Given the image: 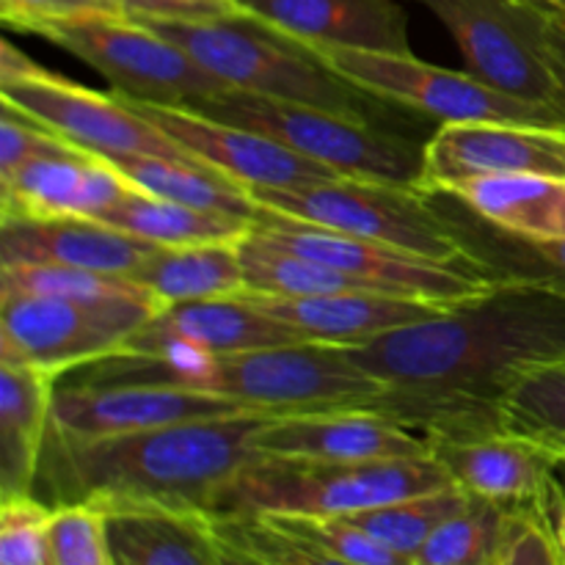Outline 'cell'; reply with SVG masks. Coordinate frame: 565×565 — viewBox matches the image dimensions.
<instances>
[{"mask_svg": "<svg viewBox=\"0 0 565 565\" xmlns=\"http://www.w3.org/2000/svg\"><path fill=\"white\" fill-rule=\"evenodd\" d=\"M342 348L390 390L441 403L452 430L494 428L500 397L522 375L565 364V296L500 281L436 318Z\"/></svg>", "mask_w": 565, "mask_h": 565, "instance_id": "cell-1", "label": "cell"}, {"mask_svg": "<svg viewBox=\"0 0 565 565\" xmlns=\"http://www.w3.org/2000/svg\"><path fill=\"white\" fill-rule=\"evenodd\" d=\"M274 417L237 412L97 439L47 430L33 497L50 508H171L213 516L226 486L259 456L254 439Z\"/></svg>", "mask_w": 565, "mask_h": 565, "instance_id": "cell-2", "label": "cell"}, {"mask_svg": "<svg viewBox=\"0 0 565 565\" xmlns=\"http://www.w3.org/2000/svg\"><path fill=\"white\" fill-rule=\"evenodd\" d=\"M77 386H180L268 414L384 406L390 386L364 373L342 345L296 342L237 353L119 351L72 370Z\"/></svg>", "mask_w": 565, "mask_h": 565, "instance_id": "cell-3", "label": "cell"}, {"mask_svg": "<svg viewBox=\"0 0 565 565\" xmlns=\"http://www.w3.org/2000/svg\"><path fill=\"white\" fill-rule=\"evenodd\" d=\"M230 88L381 125L390 103L337 75L309 44L248 14L136 17Z\"/></svg>", "mask_w": 565, "mask_h": 565, "instance_id": "cell-4", "label": "cell"}, {"mask_svg": "<svg viewBox=\"0 0 565 565\" xmlns=\"http://www.w3.org/2000/svg\"><path fill=\"white\" fill-rule=\"evenodd\" d=\"M456 486L434 456L320 461L257 456L218 497L213 516H351Z\"/></svg>", "mask_w": 565, "mask_h": 565, "instance_id": "cell-5", "label": "cell"}, {"mask_svg": "<svg viewBox=\"0 0 565 565\" xmlns=\"http://www.w3.org/2000/svg\"><path fill=\"white\" fill-rule=\"evenodd\" d=\"M188 108L213 121L274 138L342 177L417 191L423 185L425 143L375 121L351 119L312 105L281 103L243 88H221Z\"/></svg>", "mask_w": 565, "mask_h": 565, "instance_id": "cell-6", "label": "cell"}, {"mask_svg": "<svg viewBox=\"0 0 565 565\" xmlns=\"http://www.w3.org/2000/svg\"><path fill=\"white\" fill-rule=\"evenodd\" d=\"M248 193L259 207L292 215L307 224L370 237L436 263L475 270L450 224L417 188L334 177L301 188H252Z\"/></svg>", "mask_w": 565, "mask_h": 565, "instance_id": "cell-7", "label": "cell"}, {"mask_svg": "<svg viewBox=\"0 0 565 565\" xmlns=\"http://www.w3.org/2000/svg\"><path fill=\"white\" fill-rule=\"evenodd\" d=\"M36 33L86 61L105 81L114 83V92L141 103L188 108L196 99L230 88L199 66L185 50L119 11L58 17L44 22Z\"/></svg>", "mask_w": 565, "mask_h": 565, "instance_id": "cell-8", "label": "cell"}, {"mask_svg": "<svg viewBox=\"0 0 565 565\" xmlns=\"http://www.w3.org/2000/svg\"><path fill=\"white\" fill-rule=\"evenodd\" d=\"M309 47L353 86L397 108H412L430 116L439 125L522 121V125L565 127L563 110L500 92L469 70H445L419 61L414 53H381V50L331 47V44H309Z\"/></svg>", "mask_w": 565, "mask_h": 565, "instance_id": "cell-9", "label": "cell"}, {"mask_svg": "<svg viewBox=\"0 0 565 565\" xmlns=\"http://www.w3.org/2000/svg\"><path fill=\"white\" fill-rule=\"evenodd\" d=\"M252 235L320 265H329L367 290L428 301L436 307L452 309L494 287V281L483 279L475 270L436 263L370 237L307 224L268 207H259Z\"/></svg>", "mask_w": 565, "mask_h": 565, "instance_id": "cell-10", "label": "cell"}, {"mask_svg": "<svg viewBox=\"0 0 565 565\" xmlns=\"http://www.w3.org/2000/svg\"><path fill=\"white\" fill-rule=\"evenodd\" d=\"M152 298L75 301L53 296H0V362L64 375L119 353L160 312Z\"/></svg>", "mask_w": 565, "mask_h": 565, "instance_id": "cell-11", "label": "cell"}, {"mask_svg": "<svg viewBox=\"0 0 565 565\" xmlns=\"http://www.w3.org/2000/svg\"><path fill=\"white\" fill-rule=\"evenodd\" d=\"M434 11L480 81L527 103L563 110L565 94L546 61L550 14L524 0H419Z\"/></svg>", "mask_w": 565, "mask_h": 565, "instance_id": "cell-12", "label": "cell"}, {"mask_svg": "<svg viewBox=\"0 0 565 565\" xmlns=\"http://www.w3.org/2000/svg\"><path fill=\"white\" fill-rule=\"evenodd\" d=\"M0 99L66 143L99 158L116 154H160L193 158L174 138L143 119L121 94L94 92L75 81L36 66L31 75L0 83Z\"/></svg>", "mask_w": 565, "mask_h": 565, "instance_id": "cell-13", "label": "cell"}, {"mask_svg": "<svg viewBox=\"0 0 565 565\" xmlns=\"http://www.w3.org/2000/svg\"><path fill=\"white\" fill-rule=\"evenodd\" d=\"M428 441L430 456L469 497L511 511H539L555 522L565 494L550 447L505 428L456 430Z\"/></svg>", "mask_w": 565, "mask_h": 565, "instance_id": "cell-14", "label": "cell"}, {"mask_svg": "<svg viewBox=\"0 0 565 565\" xmlns=\"http://www.w3.org/2000/svg\"><path fill=\"white\" fill-rule=\"evenodd\" d=\"M541 174L565 180V127L452 121L425 141L419 191H447L475 177Z\"/></svg>", "mask_w": 565, "mask_h": 565, "instance_id": "cell-15", "label": "cell"}, {"mask_svg": "<svg viewBox=\"0 0 565 565\" xmlns=\"http://www.w3.org/2000/svg\"><path fill=\"white\" fill-rule=\"evenodd\" d=\"M125 99L143 119L152 121L169 138H174L185 152H191L193 158L213 166V169L224 171L226 177L246 185L248 191L252 188H301L309 182L342 177L326 166L315 163V160L303 158L296 149L274 141V138L259 136V132L213 121L191 108L141 103V99L130 97Z\"/></svg>", "mask_w": 565, "mask_h": 565, "instance_id": "cell-16", "label": "cell"}, {"mask_svg": "<svg viewBox=\"0 0 565 565\" xmlns=\"http://www.w3.org/2000/svg\"><path fill=\"white\" fill-rule=\"evenodd\" d=\"M237 412L254 408L180 386H66L55 381L50 430L75 439H97Z\"/></svg>", "mask_w": 565, "mask_h": 565, "instance_id": "cell-17", "label": "cell"}, {"mask_svg": "<svg viewBox=\"0 0 565 565\" xmlns=\"http://www.w3.org/2000/svg\"><path fill=\"white\" fill-rule=\"evenodd\" d=\"M259 456L320 458V461H384L430 456L419 430L370 408L276 414L254 439Z\"/></svg>", "mask_w": 565, "mask_h": 565, "instance_id": "cell-18", "label": "cell"}, {"mask_svg": "<svg viewBox=\"0 0 565 565\" xmlns=\"http://www.w3.org/2000/svg\"><path fill=\"white\" fill-rule=\"evenodd\" d=\"M110 160L72 143L28 160L0 182V218H94L132 191Z\"/></svg>", "mask_w": 565, "mask_h": 565, "instance_id": "cell-19", "label": "cell"}, {"mask_svg": "<svg viewBox=\"0 0 565 565\" xmlns=\"http://www.w3.org/2000/svg\"><path fill=\"white\" fill-rule=\"evenodd\" d=\"M303 340L281 320L259 312L243 296L166 307L127 340L121 351L158 353L185 348L199 353H237L254 348L296 345Z\"/></svg>", "mask_w": 565, "mask_h": 565, "instance_id": "cell-20", "label": "cell"}, {"mask_svg": "<svg viewBox=\"0 0 565 565\" xmlns=\"http://www.w3.org/2000/svg\"><path fill=\"white\" fill-rule=\"evenodd\" d=\"M248 303L270 318L281 320L309 342H329V345H359L375 340L390 331L423 323L447 312L428 301L390 296L375 290L329 292V296H263V292H243Z\"/></svg>", "mask_w": 565, "mask_h": 565, "instance_id": "cell-21", "label": "cell"}, {"mask_svg": "<svg viewBox=\"0 0 565 565\" xmlns=\"http://www.w3.org/2000/svg\"><path fill=\"white\" fill-rule=\"evenodd\" d=\"M243 14L307 44L412 53L401 0H235Z\"/></svg>", "mask_w": 565, "mask_h": 565, "instance_id": "cell-22", "label": "cell"}, {"mask_svg": "<svg viewBox=\"0 0 565 565\" xmlns=\"http://www.w3.org/2000/svg\"><path fill=\"white\" fill-rule=\"evenodd\" d=\"M154 248L94 218H0V265H66L132 276Z\"/></svg>", "mask_w": 565, "mask_h": 565, "instance_id": "cell-23", "label": "cell"}, {"mask_svg": "<svg viewBox=\"0 0 565 565\" xmlns=\"http://www.w3.org/2000/svg\"><path fill=\"white\" fill-rule=\"evenodd\" d=\"M450 224L458 246L480 276L500 285H533L565 296V241H535L513 235L475 213L450 191H423Z\"/></svg>", "mask_w": 565, "mask_h": 565, "instance_id": "cell-24", "label": "cell"}, {"mask_svg": "<svg viewBox=\"0 0 565 565\" xmlns=\"http://www.w3.org/2000/svg\"><path fill=\"white\" fill-rule=\"evenodd\" d=\"M58 375L0 362V500L33 494Z\"/></svg>", "mask_w": 565, "mask_h": 565, "instance_id": "cell-25", "label": "cell"}, {"mask_svg": "<svg viewBox=\"0 0 565 565\" xmlns=\"http://www.w3.org/2000/svg\"><path fill=\"white\" fill-rule=\"evenodd\" d=\"M105 519L116 565H224V550L207 513L110 508Z\"/></svg>", "mask_w": 565, "mask_h": 565, "instance_id": "cell-26", "label": "cell"}, {"mask_svg": "<svg viewBox=\"0 0 565 565\" xmlns=\"http://www.w3.org/2000/svg\"><path fill=\"white\" fill-rule=\"evenodd\" d=\"M243 241L199 243V246H158L147 263L132 274L147 287L160 307L188 301L235 298L248 290L246 268L241 257Z\"/></svg>", "mask_w": 565, "mask_h": 565, "instance_id": "cell-27", "label": "cell"}, {"mask_svg": "<svg viewBox=\"0 0 565 565\" xmlns=\"http://www.w3.org/2000/svg\"><path fill=\"white\" fill-rule=\"evenodd\" d=\"M475 213L513 235L565 241V180L541 174L475 177L447 188Z\"/></svg>", "mask_w": 565, "mask_h": 565, "instance_id": "cell-28", "label": "cell"}, {"mask_svg": "<svg viewBox=\"0 0 565 565\" xmlns=\"http://www.w3.org/2000/svg\"><path fill=\"white\" fill-rule=\"evenodd\" d=\"M143 193L210 210L237 218H257L259 207L246 185L226 177L224 171L202 163L196 158H160V154H116L105 158Z\"/></svg>", "mask_w": 565, "mask_h": 565, "instance_id": "cell-29", "label": "cell"}, {"mask_svg": "<svg viewBox=\"0 0 565 565\" xmlns=\"http://www.w3.org/2000/svg\"><path fill=\"white\" fill-rule=\"evenodd\" d=\"M99 221L163 248L243 241L254 226V221L248 218L188 207V204L169 202V199L152 196L138 188H132Z\"/></svg>", "mask_w": 565, "mask_h": 565, "instance_id": "cell-30", "label": "cell"}, {"mask_svg": "<svg viewBox=\"0 0 565 565\" xmlns=\"http://www.w3.org/2000/svg\"><path fill=\"white\" fill-rule=\"evenodd\" d=\"M243 268H246V292H263V296H329V292L367 290L359 281L348 279L340 270L320 265L315 259L292 254L287 248L265 243L248 232L241 243Z\"/></svg>", "mask_w": 565, "mask_h": 565, "instance_id": "cell-31", "label": "cell"}, {"mask_svg": "<svg viewBox=\"0 0 565 565\" xmlns=\"http://www.w3.org/2000/svg\"><path fill=\"white\" fill-rule=\"evenodd\" d=\"M469 500L472 497L467 491H461L458 486H450V489H439L430 491V494H417L401 502H390V505L351 513L345 519L356 524V527H362L367 535H373L386 550L401 552L406 557H417L425 541L447 519L463 511L469 505Z\"/></svg>", "mask_w": 565, "mask_h": 565, "instance_id": "cell-32", "label": "cell"}, {"mask_svg": "<svg viewBox=\"0 0 565 565\" xmlns=\"http://www.w3.org/2000/svg\"><path fill=\"white\" fill-rule=\"evenodd\" d=\"M0 296H53L75 301H121V298H158L132 276L103 270L66 268V265L14 263L0 265Z\"/></svg>", "mask_w": 565, "mask_h": 565, "instance_id": "cell-33", "label": "cell"}, {"mask_svg": "<svg viewBox=\"0 0 565 565\" xmlns=\"http://www.w3.org/2000/svg\"><path fill=\"white\" fill-rule=\"evenodd\" d=\"M502 428L541 441L557 456L565 452V364L522 375L500 397Z\"/></svg>", "mask_w": 565, "mask_h": 565, "instance_id": "cell-34", "label": "cell"}, {"mask_svg": "<svg viewBox=\"0 0 565 565\" xmlns=\"http://www.w3.org/2000/svg\"><path fill=\"white\" fill-rule=\"evenodd\" d=\"M511 508L486 500H469L463 511L447 519L417 552L419 565H480L497 561L505 539Z\"/></svg>", "mask_w": 565, "mask_h": 565, "instance_id": "cell-35", "label": "cell"}, {"mask_svg": "<svg viewBox=\"0 0 565 565\" xmlns=\"http://www.w3.org/2000/svg\"><path fill=\"white\" fill-rule=\"evenodd\" d=\"M218 541L268 565H353L307 539L285 533L263 516H210Z\"/></svg>", "mask_w": 565, "mask_h": 565, "instance_id": "cell-36", "label": "cell"}, {"mask_svg": "<svg viewBox=\"0 0 565 565\" xmlns=\"http://www.w3.org/2000/svg\"><path fill=\"white\" fill-rule=\"evenodd\" d=\"M259 516L268 519L285 533L307 539L323 550L334 552V555L345 557L353 565H417L414 557L386 550L384 544H379L373 535L348 522L345 516H287V513H259Z\"/></svg>", "mask_w": 565, "mask_h": 565, "instance_id": "cell-37", "label": "cell"}, {"mask_svg": "<svg viewBox=\"0 0 565 565\" xmlns=\"http://www.w3.org/2000/svg\"><path fill=\"white\" fill-rule=\"evenodd\" d=\"M50 565H116L108 519L97 505H61L50 513Z\"/></svg>", "mask_w": 565, "mask_h": 565, "instance_id": "cell-38", "label": "cell"}, {"mask_svg": "<svg viewBox=\"0 0 565 565\" xmlns=\"http://www.w3.org/2000/svg\"><path fill=\"white\" fill-rule=\"evenodd\" d=\"M50 513L33 494L0 500V565H50Z\"/></svg>", "mask_w": 565, "mask_h": 565, "instance_id": "cell-39", "label": "cell"}, {"mask_svg": "<svg viewBox=\"0 0 565 565\" xmlns=\"http://www.w3.org/2000/svg\"><path fill=\"white\" fill-rule=\"evenodd\" d=\"M494 565H565L555 522L539 511H511Z\"/></svg>", "mask_w": 565, "mask_h": 565, "instance_id": "cell-40", "label": "cell"}, {"mask_svg": "<svg viewBox=\"0 0 565 565\" xmlns=\"http://www.w3.org/2000/svg\"><path fill=\"white\" fill-rule=\"evenodd\" d=\"M61 147H66L64 138L44 130L39 121L28 119L25 114L3 103V116H0V182L14 177V171L28 160Z\"/></svg>", "mask_w": 565, "mask_h": 565, "instance_id": "cell-41", "label": "cell"}, {"mask_svg": "<svg viewBox=\"0 0 565 565\" xmlns=\"http://www.w3.org/2000/svg\"><path fill=\"white\" fill-rule=\"evenodd\" d=\"M70 14H81L70 0H0L6 28L20 33H36L44 22Z\"/></svg>", "mask_w": 565, "mask_h": 565, "instance_id": "cell-42", "label": "cell"}, {"mask_svg": "<svg viewBox=\"0 0 565 565\" xmlns=\"http://www.w3.org/2000/svg\"><path fill=\"white\" fill-rule=\"evenodd\" d=\"M166 6V17H226L243 14L235 0H160Z\"/></svg>", "mask_w": 565, "mask_h": 565, "instance_id": "cell-43", "label": "cell"}, {"mask_svg": "<svg viewBox=\"0 0 565 565\" xmlns=\"http://www.w3.org/2000/svg\"><path fill=\"white\" fill-rule=\"evenodd\" d=\"M544 50H546V61H550L552 75H555V81L561 83L565 94V14H555L546 20Z\"/></svg>", "mask_w": 565, "mask_h": 565, "instance_id": "cell-44", "label": "cell"}, {"mask_svg": "<svg viewBox=\"0 0 565 565\" xmlns=\"http://www.w3.org/2000/svg\"><path fill=\"white\" fill-rule=\"evenodd\" d=\"M221 550H224V565H268L263 561H257L254 555H248V552L237 550V546H230L221 541Z\"/></svg>", "mask_w": 565, "mask_h": 565, "instance_id": "cell-45", "label": "cell"}, {"mask_svg": "<svg viewBox=\"0 0 565 565\" xmlns=\"http://www.w3.org/2000/svg\"><path fill=\"white\" fill-rule=\"evenodd\" d=\"M524 3H530L533 9L544 11V14H550V17L565 14V0H524Z\"/></svg>", "mask_w": 565, "mask_h": 565, "instance_id": "cell-46", "label": "cell"}, {"mask_svg": "<svg viewBox=\"0 0 565 565\" xmlns=\"http://www.w3.org/2000/svg\"><path fill=\"white\" fill-rule=\"evenodd\" d=\"M555 535H557V544H561V550L565 555V502H563L561 511H557V516H555Z\"/></svg>", "mask_w": 565, "mask_h": 565, "instance_id": "cell-47", "label": "cell"}, {"mask_svg": "<svg viewBox=\"0 0 565 565\" xmlns=\"http://www.w3.org/2000/svg\"><path fill=\"white\" fill-rule=\"evenodd\" d=\"M561 469H565V452L561 456Z\"/></svg>", "mask_w": 565, "mask_h": 565, "instance_id": "cell-48", "label": "cell"}, {"mask_svg": "<svg viewBox=\"0 0 565 565\" xmlns=\"http://www.w3.org/2000/svg\"><path fill=\"white\" fill-rule=\"evenodd\" d=\"M419 565V563H417ZM480 565H494V561H491V563H480Z\"/></svg>", "mask_w": 565, "mask_h": 565, "instance_id": "cell-49", "label": "cell"}]
</instances>
